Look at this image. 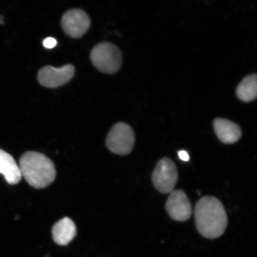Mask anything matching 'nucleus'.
Segmentation results:
<instances>
[{
    "label": "nucleus",
    "mask_w": 257,
    "mask_h": 257,
    "mask_svg": "<svg viewBox=\"0 0 257 257\" xmlns=\"http://www.w3.org/2000/svg\"><path fill=\"white\" fill-rule=\"evenodd\" d=\"M195 220L199 233L208 239L222 235L228 223L223 205L211 196L202 198L196 204Z\"/></svg>",
    "instance_id": "obj_1"
},
{
    "label": "nucleus",
    "mask_w": 257,
    "mask_h": 257,
    "mask_svg": "<svg viewBox=\"0 0 257 257\" xmlns=\"http://www.w3.org/2000/svg\"><path fill=\"white\" fill-rule=\"evenodd\" d=\"M19 167L22 177L35 189L46 188L56 179V170L53 162L40 153H25L19 160Z\"/></svg>",
    "instance_id": "obj_2"
},
{
    "label": "nucleus",
    "mask_w": 257,
    "mask_h": 257,
    "mask_svg": "<svg viewBox=\"0 0 257 257\" xmlns=\"http://www.w3.org/2000/svg\"><path fill=\"white\" fill-rule=\"evenodd\" d=\"M90 59L95 68L107 74L117 72L122 64L120 50L108 42L99 43L93 48Z\"/></svg>",
    "instance_id": "obj_3"
},
{
    "label": "nucleus",
    "mask_w": 257,
    "mask_h": 257,
    "mask_svg": "<svg viewBox=\"0 0 257 257\" xmlns=\"http://www.w3.org/2000/svg\"><path fill=\"white\" fill-rule=\"evenodd\" d=\"M135 141L133 128L123 122H119L111 127L106 138L105 144L112 153L126 156L133 151Z\"/></svg>",
    "instance_id": "obj_4"
},
{
    "label": "nucleus",
    "mask_w": 257,
    "mask_h": 257,
    "mask_svg": "<svg viewBox=\"0 0 257 257\" xmlns=\"http://www.w3.org/2000/svg\"><path fill=\"white\" fill-rule=\"evenodd\" d=\"M178 180V172L175 163L168 157L161 159L152 175L153 185L157 190L165 194L172 192Z\"/></svg>",
    "instance_id": "obj_5"
},
{
    "label": "nucleus",
    "mask_w": 257,
    "mask_h": 257,
    "mask_svg": "<svg viewBox=\"0 0 257 257\" xmlns=\"http://www.w3.org/2000/svg\"><path fill=\"white\" fill-rule=\"evenodd\" d=\"M62 27L66 34L73 38H81L91 26V19L81 9L69 10L62 18Z\"/></svg>",
    "instance_id": "obj_6"
},
{
    "label": "nucleus",
    "mask_w": 257,
    "mask_h": 257,
    "mask_svg": "<svg viewBox=\"0 0 257 257\" xmlns=\"http://www.w3.org/2000/svg\"><path fill=\"white\" fill-rule=\"evenodd\" d=\"M75 71V67L72 64H66L60 68L45 66L38 72V82L42 86L48 88L60 87L72 79Z\"/></svg>",
    "instance_id": "obj_7"
},
{
    "label": "nucleus",
    "mask_w": 257,
    "mask_h": 257,
    "mask_svg": "<svg viewBox=\"0 0 257 257\" xmlns=\"http://www.w3.org/2000/svg\"><path fill=\"white\" fill-rule=\"evenodd\" d=\"M166 209L170 217L178 221H187L192 213L191 202L185 192L181 189L170 192Z\"/></svg>",
    "instance_id": "obj_8"
},
{
    "label": "nucleus",
    "mask_w": 257,
    "mask_h": 257,
    "mask_svg": "<svg viewBox=\"0 0 257 257\" xmlns=\"http://www.w3.org/2000/svg\"><path fill=\"white\" fill-rule=\"evenodd\" d=\"M213 126L218 139L224 144L236 143L242 136V131L238 125L226 118H216L213 121Z\"/></svg>",
    "instance_id": "obj_9"
},
{
    "label": "nucleus",
    "mask_w": 257,
    "mask_h": 257,
    "mask_svg": "<svg viewBox=\"0 0 257 257\" xmlns=\"http://www.w3.org/2000/svg\"><path fill=\"white\" fill-rule=\"evenodd\" d=\"M76 235V227L73 221L64 217L54 225L53 238L58 245L65 246L71 242Z\"/></svg>",
    "instance_id": "obj_10"
},
{
    "label": "nucleus",
    "mask_w": 257,
    "mask_h": 257,
    "mask_svg": "<svg viewBox=\"0 0 257 257\" xmlns=\"http://www.w3.org/2000/svg\"><path fill=\"white\" fill-rule=\"evenodd\" d=\"M0 174L12 185L18 184L22 178L20 169L14 157L2 149H0Z\"/></svg>",
    "instance_id": "obj_11"
},
{
    "label": "nucleus",
    "mask_w": 257,
    "mask_h": 257,
    "mask_svg": "<svg viewBox=\"0 0 257 257\" xmlns=\"http://www.w3.org/2000/svg\"><path fill=\"white\" fill-rule=\"evenodd\" d=\"M236 94L240 100L249 102L256 98L257 76L252 74L245 77L240 82L236 90Z\"/></svg>",
    "instance_id": "obj_12"
},
{
    "label": "nucleus",
    "mask_w": 257,
    "mask_h": 257,
    "mask_svg": "<svg viewBox=\"0 0 257 257\" xmlns=\"http://www.w3.org/2000/svg\"><path fill=\"white\" fill-rule=\"evenodd\" d=\"M57 41L55 38L52 37H48L46 38L43 41V46L44 47L51 49L57 46Z\"/></svg>",
    "instance_id": "obj_13"
},
{
    "label": "nucleus",
    "mask_w": 257,
    "mask_h": 257,
    "mask_svg": "<svg viewBox=\"0 0 257 257\" xmlns=\"http://www.w3.org/2000/svg\"><path fill=\"white\" fill-rule=\"evenodd\" d=\"M178 156L180 159L182 161H184V162H188L189 160V156L187 152L184 150L180 151L178 152Z\"/></svg>",
    "instance_id": "obj_14"
}]
</instances>
